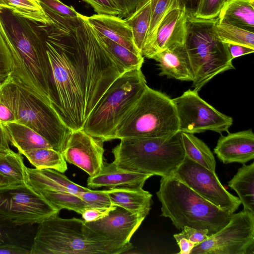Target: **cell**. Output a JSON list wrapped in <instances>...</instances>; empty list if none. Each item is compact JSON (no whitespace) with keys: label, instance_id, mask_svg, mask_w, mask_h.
Masks as SVG:
<instances>
[{"label":"cell","instance_id":"14","mask_svg":"<svg viewBox=\"0 0 254 254\" xmlns=\"http://www.w3.org/2000/svg\"><path fill=\"white\" fill-rule=\"evenodd\" d=\"M104 141L83 129L72 130L62 154L66 162L87 173L98 174L104 166Z\"/></svg>","mask_w":254,"mask_h":254},{"label":"cell","instance_id":"36","mask_svg":"<svg viewBox=\"0 0 254 254\" xmlns=\"http://www.w3.org/2000/svg\"><path fill=\"white\" fill-rule=\"evenodd\" d=\"M225 0H199L196 11L193 16L201 19L216 18Z\"/></svg>","mask_w":254,"mask_h":254},{"label":"cell","instance_id":"7","mask_svg":"<svg viewBox=\"0 0 254 254\" xmlns=\"http://www.w3.org/2000/svg\"><path fill=\"white\" fill-rule=\"evenodd\" d=\"M218 17L201 19L188 14L184 44L193 72L192 87L198 92L217 74L235 69L227 44L218 36Z\"/></svg>","mask_w":254,"mask_h":254},{"label":"cell","instance_id":"19","mask_svg":"<svg viewBox=\"0 0 254 254\" xmlns=\"http://www.w3.org/2000/svg\"><path fill=\"white\" fill-rule=\"evenodd\" d=\"M150 174L130 171L118 168L113 162L104 165L96 175L89 177L87 187L90 189L129 187L142 188Z\"/></svg>","mask_w":254,"mask_h":254},{"label":"cell","instance_id":"22","mask_svg":"<svg viewBox=\"0 0 254 254\" xmlns=\"http://www.w3.org/2000/svg\"><path fill=\"white\" fill-rule=\"evenodd\" d=\"M218 18L219 23L254 32V0H226Z\"/></svg>","mask_w":254,"mask_h":254},{"label":"cell","instance_id":"23","mask_svg":"<svg viewBox=\"0 0 254 254\" xmlns=\"http://www.w3.org/2000/svg\"><path fill=\"white\" fill-rule=\"evenodd\" d=\"M3 127L9 143L22 155L36 148H53L44 137L24 125L12 122L4 125Z\"/></svg>","mask_w":254,"mask_h":254},{"label":"cell","instance_id":"11","mask_svg":"<svg viewBox=\"0 0 254 254\" xmlns=\"http://www.w3.org/2000/svg\"><path fill=\"white\" fill-rule=\"evenodd\" d=\"M190 254H254V213H232L224 227L195 245Z\"/></svg>","mask_w":254,"mask_h":254},{"label":"cell","instance_id":"39","mask_svg":"<svg viewBox=\"0 0 254 254\" xmlns=\"http://www.w3.org/2000/svg\"><path fill=\"white\" fill-rule=\"evenodd\" d=\"M41 7H45L64 17L77 18L78 13L72 6H67L60 0H38Z\"/></svg>","mask_w":254,"mask_h":254},{"label":"cell","instance_id":"13","mask_svg":"<svg viewBox=\"0 0 254 254\" xmlns=\"http://www.w3.org/2000/svg\"><path fill=\"white\" fill-rule=\"evenodd\" d=\"M171 176L229 213H234L241 204L238 197L230 193L223 187L215 173L186 156Z\"/></svg>","mask_w":254,"mask_h":254},{"label":"cell","instance_id":"45","mask_svg":"<svg viewBox=\"0 0 254 254\" xmlns=\"http://www.w3.org/2000/svg\"><path fill=\"white\" fill-rule=\"evenodd\" d=\"M173 236L180 248V252L178 254H190L195 244L188 239L181 232L175 234Z\"/></svg>","mask_w":254,"mask_h":254},{"label":"cell","instance_id":"9","mask_svg":"<svg viewBox=\"0 0 254 254\" xmlns=\"http://www.w3.org/2000/svg\"><path fill=\"white\" fill-rule=\"evenodd\" d=\"M10 80L15 122L35 131L54 149L62 154L72 130L64 124L51 105L40 95L11 73Z\"/></svg>","mask_w":254,"mask_h":254},{"label":"cell","instance_id":"42","mask_svg":"<svg viewBox=\"0 0 254 254\" xmlns=\"http://www.w3.org/2000/svg\"><path fill=\"white\" fill-rule=\"evenodd\" d=\"M116 207V206L113 205L108 208L89 207L82 213V217L85 222L96 221L107 216Z\"/></svg>","mask_w":254,"mask_h":254},{"label":"cell","instance_id":"46","mask_svg":"<svg viewBox=\"0 0 254 254\" xmlns=\"http://www.w3.org/2000/svg\"><path fill=\"white\" fill-rule=\"evenodd\" d=\"M0 254H30V251L11 244L0 245Z\"/></svg>","mask_w":254,"mask_h":254},{"label":"cell","instance_id":"31","mask_svg":"<svg viewBox=\"0 0 254 254\" xmlns=\"http://www.w3.org/2000/svg\"><path fill=\"white\" fill-rule=\"evenodd\" d=\"M26 168L22 154L11 149L0 159V173L16 184L27 183Z\"/></svg>","mask_w":254,"mask_h":254},{"label":"cell","instance_id":"30","mask_svg":"<svg viewBox=\"0 0 254 254\" xmlns=\"http://www.w3.org/2000/svg\"><path fill=\"white\" fill-rule=\"evenodd\" d=\"M95 31L99 35L110 53L126 71L141 68L144 62V57L141 54L134 53L104 36L98 31Z\"/></svg>","mask_w":254,"mask_h":254},{"label":"cell","instance_id":"44","mask_svg":"<svg viewBox=\"0 0 254 254\" xmlns=\"http://www.w3.org/2000/svg\"><path fill=\"white\" fill-rule=\"evenodd\" d=\"M230 57L232 60L240 56L253 53L254 48L240 44L226 43Z\"/></svg>","mask_w":254,"mask_h":254},{"label":"cell","instance_id":"41","mask_svg":"<svg viewBox=\"0 0 254 254\" xmlns=\"http://www.w3.org/2000/svg\"><path fill=\"white\" fill-rule=\"evenodd\" d=\"M182 230L181 233L188 239L194 243L195 245L205 241L209 236L207 229H196L186 226Z\"/></svg>","mask_w":254,"mask_h":254},{"label":"cell","instance_id":"24","mask_svg":"<svg viewBox=\"0 0 254 254\" xmlns=\"http://www.w3.org/2000/svg\"><path fill=\"white\" fill-rule=\"evenodd\" d=\"M228 184L238 195L243 210L254 213V162L243 164Z\"/></svg>","mask_w":254,"mask_h":254},{"label":"cell","instance_id":"43","mask_svg":"<svg viewBox=\"0 0 254 254\" xmlns=\"http://www.w3.org/2000/svg\"><path fill=\"white\" fill-rule=\"evenodd\" d=\"M117 5L120 18H126L134 12L137 6L143 0H113Z\"/></svg>","mask_w":254,"mask_h":254},{"label":"cell","instance_id":"17","mask_svg":"<svg viewBox=\"0 0 254 254\" xmlns=\"http://www.w3.org/2000/svg\"><path fill=\"white\" fill-rule=\"evenodd\" d=\"M187 18L185 6L168 13L159 25L154 43L144 57L151 59L155 54L172 45L184 44Z\"/></svg>","mask_w":254,"mask_h":254},{"label":"cell","instance_id":"20","mask_svg":"<svg viewBox=\"0 0 254 254\" xmlns=\"http://www.w3.org/2000/svg\"><path fill=\"white\" fill-rule=\"evenodd\" d=\"M85 17L93 29L104 36L134 53L141 54L134 44L131 29L125 19L102 14Z\"/></svg>","mask_w":254,"mask_h":254},{"label":"cell","instance_id":"2","mask_svg":"<svg viewBox=\"0 0 254 254\" xmlns=\"http://www.w3.org/2000/svg\"><path fill=\"white\" fill-rule=\"evenodd\" d=\"M0 20L12 56L11 74L51 104V74L39 23L0 4Z\"/></svg>","mask_w":254,"mask_h":254},{"label":"cell","instance_id":"29","mask_svg":"<svg viewBox=\"0 0 254 254\" xmlns=\"http://www.w3.org/2000/svg\"><path fill=\"white\" fill-rule=\"evenodd\" d=\"M0 4L34 22L45 24L52 22L38 0H0Z\"/></svg>","mask_w":254,"mask_h":254},{"label":"cell","instance_id":"37","mask_svg":"<svg viewBox=\"0 0 254 254\" xmlns=\"http://www.w3.org/2000/svg\"><path fill=\"white\" fill-rule=\"evenodd\" d=\"M41 170L46 175L62 186L68 193L77 195L80 192L87 191L90 189L73 183L65 175L56 170L51 169Z\"/></svg>","mask_w":254,"mask_h":254},{"label":"cell","instance_id":"35","mask_svg":"<svg viewBox=\"0 0 254 254\" xmlns=\"http://www.w3.org/2000/svg\"><path fill=\"white\" fill-rule=\"evenodd\" d=\"M77 195L89 207L108 208L113 206L106 190H94L89 189L87 191L80 192Z\"/></svg>","mask_w":254,"mask_h":254},{"label":"cell","instance_id":"47","mask_svg":"<svg viewBox=\"0 0 254 254\" xmlns=\"http://www.w3.org/2000/svg\"><path fill=\"white\" fill-rule=\"evenodd\" d=\"M3 126L0 122V152H7L11 149Z\"/></svg>","mask_w":254,"mask_h":254},{"label":"cell","instance_id":"51","mask_svg":"<svg viewBox=\"0 0 254 254\" xmlns=\"http://www.w3.org/2000/svg\"><path fill=\"white\" fill-rule=\"evenodd\" d=\"M10 75V74L8 75H0V85L5 81Z\"/></svg>","mask_w":254,"mask_h":254},{"label":"cell","instance_id":"50","mask_svg":"<svg viewBox=\"0 0 254 254\" xmlns=\"http://www.w3.org/2000/svg\"><path fill=\"white\" fill-rule=\"evenodd\" d=\"M6 222L0 219V245L5 243V238L6 233L4 231V226Z\"/></svg>","mask_w":254,"mask_h":254},{"label":"cell","instance_id":"8","mask_svg":"<svg viewBox=\"0 0 254 254\" xmlns=\"http://www.w3.org/2000/svg\"><path fill=\"white\" fill-rule=\"evenodd\" d=\"M179 131L172 99L147 86L118 125L115 139L165 137Z\"/></svg>","mask_w":254,"mask_h":254},{"label":"cell","instance_id":"34","mask_svg":"<svg viewBox=\"0 0 254 254\" xmlns=\"http://www.w3.org/2000/svg\"><path fill=\"white\" fill-rule=\"evenodd\" d=\"M10 76L0 85V122L3 126L7 123L15 122Z\"/></svg>","mask_w":254,"mask_h":254},{"label":"cell","instance_id":"3","mask_svg":"<svg viewBox=\"0 0 254 254\" xmlns=\"http://www.w3.org/2000/svg\"><path fill=\"white\" fill-rule=\"evenodd\" d=\"M102 236L81 219L52 216L39 224L30 254H119L132 249Z\"/></svg>","mask_w":254,"mask_h":254},{"label":"cell","instance_id":"5","mask_svg":"<svg viewBox=\"0 0 254 254\" xmlns=\"http://www.w3.org/2000/svg\"><path fill=\"white\" fill-rule=\"evenodd\" d=\"M112 150L120 169L152 176H171L186 154L181 132L165 137L123 138Z\"/></svg>","mask_w":254,"mask_h":254},{"label":"cell","instance_id":"4","mask_svg":"<svg viewBox=\"0 0 254 254\" xmlns=\"http://www.w3.org/2000/svg\"><path fill=\"white\" fill-rule=\"evenodd\" d=\"M156 195L161 203V216L169 218L178 229L186 226L205 229L212 235L228 223L232 214L172 176L161 177Z\"/></svg>","mask_w":254,"mask_h":254},{"label":"cell","instance_id":"40","mask_svg":"<svg viewBox=\"0 0 254 254\" xmlns=\"http://www.w3.org/2000/svg\"><path fill=\"white\" fill-rule=\"evenodd\" d=\"M89 4L98 14L118 16L120 11L113 0H82Z\"/></svg>","mask_w":254,"mask_h":254},{"label":"cell","instance_id":"21","mask_svg":"<svg viewBox=\"0 0 254 254\" xmlns=\"http://www.w3.org/2000/svg\"><path fill=\"white\" fill-rule=\"evenodd\" d=\"M113 205L133 213L147 215L151 209L152 195L142 188L120 187L106 190Z\"/></svg>","mask_w":254,"mask_h":254},{"label":"cell","instance_id":"48","mask_svg":"<svg viewBox=\"0 0 254 254\" xmlns=\"http://www.w3.org/2000/svg\"><path fill=\"white\" fill-rule=\"evenodd\" d=\"M199 0H180L185 6L188 14L193 15L195 13Z\"/></svg>","mask_w":254,"mask_h":254},{"label":"cell","instance_id":"18","mask_svg":"<svg viewBox=\"0 0 254 254\" xmlns=\"http://www.w3.org/2000/svg\"><path fill=\"white\" fill-rule=\"evenodd\" d=\"M160 76L187 81L193 80V72L184 44H176L155 54Z\"/></svg>","mask_w":254,"mask_h":254},{"label":"cell","instance_id":"49","mask_svg":"<svg viewBox=\"0 0 254 254\" xmlns=\"http://www.w3.org/2000/svg\"><path fill=\"white\" fill-rule=\"evenodd\" d=\"M6 152H0V159L6 154ZM11 185H16V184L9 178L0 173V187Z\"/></svg>","mask_w":254,"mask_h":254},{"label":"cell","instance_id":"6","mask_svg":"<svg viewBox=\"0 0 254 254\" xmlns=\"http://www.w3.org/2000/svg\"><path fill=\"white\" fill-rule=\"evenodd\" d=\"M147 86L141 68L125 71L105 91L82 129L104 142L115 139L118 125Z\"/></svg>","mask_w":254,"mask_h":254},{"label":"cell","instance_id":"1","mask_svg":"<svg viewBox=\"0 0 254 254\" xmlns=\"http://www.w3.org/2000/svg\"><path fill=\"white\" fill-rule=\"evenodd\" d=\"M43 9L52 21L39 23L50 70L51 105L70 130L82 129L105 91L126 70L84 15L67 18Z\"/></svg>","mask_w":254,"mask_h":254},{"label":"cell","instance_id":"15","mask_svg":"<svg viewBox=\"0 0 254 254\" xmlns=\"http://www.w3.org/2000/svg\"><path fill=\"white\" fill-rule=\"evenodd\" d=\"M146 215L131 213L117 206L104 218L86 224L98 234L111 239L129 243Z\"/></svg>","mask_w":254,"mask_h":254},{"label":"cell","instance_id":"10","mask_svg":"<svg viewBox=\"0 0 254 254\" xmlns=\"http://www.w3.org/2000/svg\"><path fill=\"white\" fill-rule=\"evenodd\" d=\"M59 212L28 183L0 187V219L3 221L40 224Z\"/></svg>","mask_w":254,"mask_h":254},{"label":"cell","instance_id":"12","mask_svg":"<svg viewBox=\"0 0 254 254\" xmlns=\"http://www.w3.org/2000/svg\"><path fill=\"white\" fill-rule=\"evenodd\" d=\"M179 125V131L192 134L207 130L221 134L229 132L233 119L226 115L202 99L198 92L189 89L172 99Z\"/></svg>","mask_w":254,"mask_h":254},{"label":"cell","instance_id":"25","mask_svg":"<svg viewBox=\"0 0 254 254\" xmlns=\"http://www.w3.org/2000/svg\"><path fill=\"white\" fill-rule=\"evenodd\" d=\"M180 0H150V21L141 54L144 57L155 41L161 22L172 10L183 7Z\"/></svg>","mask_w":254,"mask_h":254},{"label":"cell","instance_id":"28","mask_svg":"<svg viewBox=\"0 0 254 254\" xmlns=\"http://www.w3.org/2000/svg\"><path fill=\"white\" fill-rule=\"evenodd\" d=\"M22 155L38 169H51L62 173L67 169L66 161L62 153L53 148H36Z\"/></svg>","mask_w":254,"mask_h":254},{"label":"cell","instance_id":"52","mask_svg":"<svg viewBox=\"0 0 254 254\" xmlns=\"http://www.w3.org/2000/svg\"><path fill=\"white\" fill-rule=\"evenodd\" d=\"M0 32L2 34H4L5 33L4 29H3V28L2 27V26L1 25V22H0Z\"/></svg>","mask_w":254,"mask_h":254},{"label":"cell","instance_id":"32","mask_svg":"<svg viewBox=\"0 0 254 254\" xmlns=\"http://www.w3.org/2000/svg\"><path fill=\"white\" fill-rule=\"evenodd\" d=\"M39 193L59 211L67 209L81 215L85 209L89 207L77 195L68 192L44 191Z\"/></svg>","mask_w":254,"mask_h":254},{"label":"cell","instance_id":"26","mask_svg":"<svg viewBox=\"0 0 254 254\" xmlns=\"http://www.w3.org/2000/svg\"><path fill=\"white\" fill-rule=\"evenodd\" d=\"M186 156L215 173L216 160L209 147L194 134L181 132Z\"/></svg>","mask_w":254,"mask_h":254},{"label":"cell","instance_id":"38","mask_svg":"<svg viewBox=\"0 0 254 254\" xmlns=\"http://www.w3.org/2000/svg\"><path fill=\"white\" fill-rule=\"evenodd\" d=\"M12 56L9 44L0 32V75H8L12 71Z\"/></svg>","mask_w":254,"mask_h":254},{"label":"cell","instance_id":"27","mask_svg":"<svg viewBox=\"0 0 254 254\" xmlns=\"http://www.w3.org/2000/svg\"><path fill=\"white\" fill-rule=\"evenodd\" d=\"M150 0H143L125 20L130 27L134 44L141 54L150 21Z\"/></svg>","mask_w":254,"mask_h":254},{"label":"cell","instance_id":"33","mask_svg":"<svg viewBox=\"0 0 254 254\" xmlns=\"http://www.w3.org/2000/svg\"><path fill=\"white\" fill-rule=\"evenodd\" d=\"M220 40L225 43H233L254 48V32L231 25L219 23L216 26Z\"/></svg>","mask_w":254,"mask_h":254},{"label":"cell","instance_id":"16","mask_svg":"<svg viewBox=\"0 0 254 254\" xmlns=\"http://www.w3.org/2000/svg\"><path fill=\"white\" fill-rule=\"evenodd\" d=\"M214 153L224 164H242L254 158V134L252 129L221 135Z\"/></svg>","mask_w":254,"mask_h":254}]
</instances>
